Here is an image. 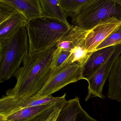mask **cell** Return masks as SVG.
<instances>
[{
	"label": "cell",
	"mask_w": 121,
	"mask_h": 121,
	"mask_svg": "<svg viewBox=\"0 0 121 121\" xmlns=\"http://www.w3.org/2000/svg\"><path fill=\"white\" fill-rule=\"evenodd\" d=\"M88 0H60L62 8L67 17L73 19Z\"/></svg>",
	"instance_id": "16"
},
{
	"label": "cell",
	"mask_w": 121,
	"mask_h": 121,
	"mask_svg": "<svg viewBox=\"0 0 121 121\" xmlns=\"http://www.w3.org/2000/svg\"><path fill=\"white\" fill-rule=\"evenodd\" d=\"M14 8L26 17L28 22L43 17L39 0H3Z\"/></svg>",
	"instance_id": "13"
},
{
	"label": "cell",
	"mask_w": 121,
	"mask_h": 121,
	"mask_svg": "<svg viewBox=\"0 0 121 121\" xmlns=\"http://www.w3.org/2000/svg\"><path fill=\"white\" fill-rule=\"evenodd\" d=\"M73 27L56 19L46 17L30 20L26 26L29 44V54L43 52L56 46L59 41Z\"/></svg>",
	"instance_id": "2"
},
{
	"label": "cell",
	"mask_w": 121,
	"mask_h": 121,
	"mask_svg": "<svg viewBox=\"0 0 121 121\" xmlns=\"http://www.w3.org/2000/svg\"><path fill=\"white\" fill-rule=\"evenodd\" d=\"M120 44H121V25L97 47L95 51L104 48L116 46Z\"/></svg>",
	"instance_id": "18"
},
{
	"label": "cell",
	"mask_w": 121,
	"mask_h": 121,
	"mask_svg": "<svg viewBox=\"0 0 121 121\" xmlns=\"http://www.w3.org/2000/svg\"><path fill=\"white\" fill-rule=\"evenodd\" d=\"M113 17L121 20V5L115 0H88L71 22L73 26L90 29Z\"/></svg>",
	"instance_id": "4"
},
{
	"label": "cell",
	"mask_w": 121,
	"mask_h": 121,
	"mask_svg": "<svg viewBox=\"0 0 121 121\" xmlns=\"http://www.w3.org/2000/svg\"><path fill=\"white\" fill-rule=\"evenodd\" d=\"M61 98L48 96L17 98L5 95L0 99V115H5L21 109L57 102Z\"/></svg>",
	"instance_id": "8"
},
{
	"label": "cell",
	"mask_w": 121,
	"mask_h": 121,
	"mask_svg": "<svg viewBox=\"0 0 121 121\" xmlns=\"http://www.w3.org/2000/svg\"><path fill=\"white\" fill-rule=\"evenodd\" d=\"M56 121H98L89 115L82 108L80 98L76 97L67 101Z\"/></svg>",
	"instance_id": "10"
},
{
	"label": "cell",
	"mask_w": 121,
	"mask_h": 121,
	"mask_svg": "<svg viewBox=\"0 0 121 121\" xmlns=\"http://www.w3.org/2000/svg\"><path fill=\"white\" fill-rule=\"evenodd\" d=\"M121 25V20L115 17L106 19L90 29L85 41L86 50L90 53Z\"/></svg>",
	"instance_id": "7"
},
{
	"label": "cell",
	"mask_w": 121,
	"mask_h": 121,
	"mask_svg": "<svg viewBox=\"0 0 121 121\" xmlns=\"http://www.w3.org/2000/svg\"><path fill=\"white\" fill-rule=\"evenodd\" d=\"M17 10L12 5L0 0V24L13 15Z\"/></svg>",
	"instance_id": "19"
},
{
	"label": "cell",
	"mask_w": 121,
	"mask_h": 121,
	"mask_svg": "<svg viewBox=\"0 0 121 121\" xmlns=\"http://www.w3.org/2000/svg\"><path fill=\"white\" fill-rule=\"evenodd\" d=\"M115 0L119 4L121 5V0Z\"/></svg>",
	"instance_id": "20"
},
{
	"label": "cell",
	"mask_w": 121,
	"mask_h": 121,
	"mask_svg": "<svg viewBox=\"0 0 121 121\" xmlns=\"http://www.w3.org/2000/svg\"><path fill=\"white\" fill-rule=\"evenodd\" d=\"M82 68L77 63L64 67L52 76L41 91L34 97L51 95L67 85L82 80Z\"/></svg>",
	"instance_id": "5"
},
{
	"label": "cell",
	"mask_w": 121,
	"mask_h": 121,
	"mask_svg": "<svg viewBox=\"0 0 121 121\" xmlns=\"http://www.w3.org/2000/svg\"><path fill=\"white\" fill-rule=\"evenodd\" d=\"M66 95L64 93L57 102L21 109L7 115H0V121H33L55 107Z\"/></svg>",
	"instance_id": "9"
},
{
	"label": "cell",
	"mask_w": 121,
	"mask_h": 121,
	"mask_svg": "<svg viewBox=\"0 0 121 121\" xmlns=\"http://www.w3.org/2000/svg\"><path fill=\"white\" fill-rule=\"evenodd\" d=\"M28 21L22 14L17 11L0 24V44L10 38L20 28L26 27Z\"/></svg>",
	"instance_id": "12"
},
{
	"label": "cell",
	"mask_w": 121,
	"mask_h": 121,
	"mask_svg": "<svg viewBox=\"0 0 121 121\" xmlns=\"http://www.w3.org/2000/svg\"><path fill=\"white\" fill-rule=\"evenodd\" d=\"M29 52L27 31L24 26L0 44V82L14 76Z\"/></svg>",
	"instance_id": "3"
},
{
	"label": "cell",
	"mask_w": 121,
	"mask_h": 121,
	"mask_svg": "<svg viewBox=\"0 0 121 121\" xmlns=\"http://www.w3.org/2000/svg\"><path fill=\"white\" fill-rule=\"evenodd\" d=\"M108 78V97L121 102V56L114 64Z\"/></svg>",
	"instance_id": "14"
},
{
	"label": "cell",
	"mask_w": 121,
	"mask_h": 121,
	"mask_svg": "<svg viewBox=\"0 0 121 121\" xmlns=\"http://www.w3.org/2000/svg\"><path fill=\"white\" fill-rule=\"evenodd\" d=\"M56 46L43 52L28 54L23 66L16 72L14 87L8 90L6 95L17 98L35 96L56 73L51 68Z\"/></svg>",
	"instance_id": "1"
},
{
	"label": "cell",
	"mask_w": 121,
	"mask_h": 121,
	"mask_svg": "<svg viewBox=\"0 0 121 121\" xmlns=\"http://www.w3.org/2000/svg\"><path fill=\"white\" fill-rule=\"evenodd\" d=\"M118 45L93 52L82 68V79L87 81L110 57Z\"/></svg>",
	"instance_id": "11"
},
{
	"label": "cell",
	"mask_w": 121,
	"mask_h": 121,
	"mask_svg": "<svg viewBox=\"0 0 121 121\" xmlns=\"http://www.w3.org/2000/svg\"><path fill=\"white\" fill-rule=\"evenodd\" d=\"M70 52L56 48L53 54L51 64L52 70L55 73L64 68L65 62L70 56Z\"/></svg>",
	"instance_id": "17"
},
{
	"label": "cell",
	"mask_w": 121,
	"mask_h": 121,
	"mask_svg": "<svg viewBox=\"0 0 121 121\" xmlns=\"http://www.w3.org/2000/svg\"><path fill=\"white\" fill-rule=\"evenodd\" d=\"M120 121H121V120H120Z\"/></svg>",
	"instance_id": "21"
},
{
	"label": "cell",
	"mask_w": 121,
	"mask_h": 121,
	"mask_svg": "<svg viewBox=\"0 0 121 121\" xmlns=\"http://www.w3.org/2000/svg\"><path fill=\"white\" fill-rule=\"evenodd\" d=\"M43 17L56 19L70 25L61 7L60 0H40Z\"/></svg>",
	"instance_id": "15"
},
{
	"label": "cell",
	"mask_w": 121,
	"mask_h": 121,
	"mask_svg": "<svg viewBox=\"0 0 121 121\" xmlns=\"http://www.w3.org/2000/svg\"><path fill=\"white\" fill-rule=\"evenodd\" d=\"M121 54V44H118L114 53L96 71L87 81V95L85 100L87 101L92 98L98 97L104 99L102 91L105 83L109 78L112 66Z\"/></svg>",
	"instance_id": "6"
}]
</instances>
